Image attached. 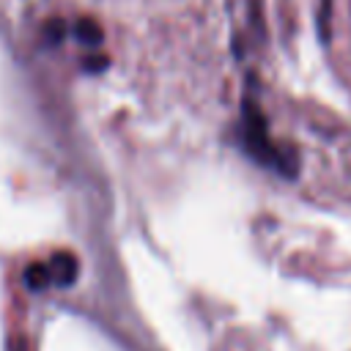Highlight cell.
Masks as SVG:
<instances>
[{
  "instance_id": "6da1fadb",
  "label": "cell",
  "mask_w": 351,
  "mask_h": 351,
  "mask_svg": "<svg viewBox=\"0 0 351 351\" xmlns=\"http://www.w3.org/2000/svg\"><path fill=\"white\" fill-rule=\"evenodd\" d=\"M241 107H244V110H241L239 137H241V145L247 148V154L255 156L261 165L274 167V170L291 176V173H293V162H291L285 154H280L277 143H271V137H269V126H266V118H263L258 101L247 93Z\"/></svg>"
},
{
  "instance_id": "7a4b0ae2",
  "label": "cell",
  "mask_w": 351,
  "mask_h": 351,
  "mask_svg": "<svg viewBox=\"0 0 351 351\" xmlns=\"http://www.w3.org/2000/svg\"><path fill=\"white\" fill-rule=\"evenodd\" d=\"M77 277V261L69 252L52 255L47 263H33L25 271V282L30 288H47V285H69Z\"/></svg>"
}]
</instances>
